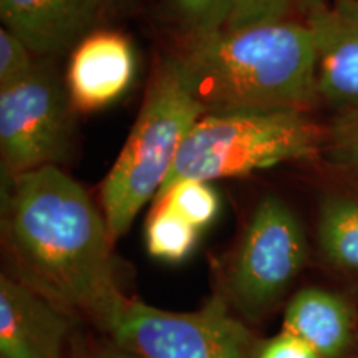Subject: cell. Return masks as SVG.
<instances>
[{
	"instance_id": "30bf717a",
	"label": "cell",
	"mask_w": 358,
	"mask_h": 358,
	"mask_svg": "<svg viewBox=\"0 0 358 358\" xmlns=\"http://www.w3.org/2000/svg\"><path fill=\"white\" fill-rule=\"evenodd\" d=\"M136 73L134 48L127 35L95 30L71 50L65 85L75 111L92 113L118 101Z\"/></svg>"
},
{
	"instance_id": "5b68a950",
	"label": "cell",
	"mask_w": 358,
	"mask_h": 358,
	"mask_svg": "<svg viewBox=\"0 0 358 358\" xmlns=\"http://www.w3.org/2000/svg\"><path fill=\"white\" fill-rule=\"evenodd\" d=\"M303 222L284 198L268 192L254 206L219 272L216 295L256 327L279 308L308 262Z\"/></svg>"
},
{
	"instance_id": "ffe728a7",
	"label": "cell",
	"mask_w": 358,
	"mask_h": 358,
	"mask_svg": "<svg viewBox=\"0 0 358 358\" xmlns=\"http://www.w3.org/2000/svg\"><path fill=\"white\" fill-rule=\"evenodd\" d=\"M71 358H141L136 353L120 347L110 337L93 329L77 327L70 347Z\"/></svg>"
},
{
	"instance_id": "8992f818",
	"label": "cell",
	"mask_w": 358,
	"mask_h": 358,
	"mask_svg": "<svg viewBox=\"0 0 358 358\" xmlns=\"http://www.w3.org/2000/svg\"><path fill=\"white\" fill-rule=\"evenodd\" d=\"M106 337L141 358H252L257 342L216 294L191 312L129 299Z\"/></svg>"
},
{
	"instance_id": "7a4b0ae2",
	"label": "cell",
	"mask_w": 358,
	"mask_h": 358,
	"mask_svg": "<svg viewBox=\"0 0 358 358\" xmlns=\"http://www.w3.org/2000/svg\"><path fill=\"white\" fill-rule=\"evenodd\" d=\"M174 60L204 115L310 113L320 105L315 40L307 22L224 29L191 38Z\"/></svg>"
},
{
	"instance_id": "ba28073f",
	"label": "cell",
	"mask_w": 358,
	"mask_h": 358,
	"mask_svg": "<svg viewBox=\"0 0 358 358\" xmlns=\"http://www.w3.org/2000/svg\"><path fill=\"white\" fill-rule=\"evenodd\" d=\"M78 322L6 272L0 275V358H71Z\"/></svg>"
},
{
	"instance_id": "ac0fdd59",
	"label": "cell",
	"mask_w": 358,
	"mask_h": 358,
	"mask_svg": "<svg viewBox=\"0 0 358 358\" xmlns=\"http://www.w3.org/2000/svg\"><path fill=\"white\" fill-rule=\"evenodd\" d=\"M191 38L208 37L227 29L236 0H169Z\"/></svg>"
},
{
	"instance_id": "4fadbf2b",
	"label": "cell",
	"mask_w": 358,
	"mask_h": 358,
	"mask_svg": "<svg viewBox=\"0 0 358 358\" xmlns=\"http://www.w3.org/2000/svg\"><path fill=\"white\" fill-rule=\"evenodd\" d=\"M315 243L327 267L358 277V187H335L320 196Z\"/></svg>"
},
{
	"instance_id": "8fae6325",
	"label": "cell",
	"mask_w": 358,
	"mask_h": 358,
	"mask_svg": "<svg viewBox=\"0 0 358 358\" xmlns=\"http://www.w3.org/2000/svg\"><path fill=\"white\" fill-rule=\"evenodd\" d=\"M317 50L320 105L358 106V0H332L307 20Z\"/></svg>"
},
{
	"instance_id": "2e32d148",
	"label": "cell",
	"mask_w": 358,
	"mask_h": 358,
	"mask_svg": "<svg viewBox=\"0 0 358 358\" xmlns=\"http://www.w3.org/2000/svg\"><path fill=\"white\" fill-rule=\"evenodd\" d=\"M155 201L169 206L199 231L208 227L219 213L217 192L209 182L199 179H182L161 191Z\"/></svg>"
},
{
	"instance_id": "44dd1931",
	"label": "cell",
	"mask_w": 358,
	"mask_h": 358,
	"mask_svg": "<svg viewBox=\"0 0 358 358\" xmlns=\"http://www.w3.org/2000/svg\"><path fill=\"white\" fill-rule=\"evenodd\" d=\"M252 358H320L315 350L297 335L282 329L272 337H257Z\"/></svg>"
},
{
	"instance_id": "d6986e66",
	"label": "cell",
	"mask_w": 358,
	"mask_h": 358,
	"mask_svg": "<svg viewBox=\"0 0 358 358\" xmlns=\"http://www.w3.org/2000/svg\"><path fill=\"white\" fill-rule=\"evenodd\" d=\"M37 66L34 53L7 29L0 30V92L15 87L32 75Z\"/></svg>"
},
{
	"instance_id": "9a60e30c",
	"label": "cell",
	"mask_w": 358,
	"mask_h": 358,
	"mask_svg": "<svg viewBox=\"0 0 358 358\" xmlns=\"http://www.w3.org/2000/svg\"><path fill=\"white\" fill-rule=\"evenodd\" d=\"M327 3L329 0H236L227 29H245L279 22H307L327 7Z\"/></svg>"
},
{
	"instance_id": "3957f363",
	"label": "cell",
	"mask_w": 358,
	"mask_h": 358,
	"mask_svg": "<svg viewBox=\"0 0 358 358\" xmlns=\"http://www.w3.org/2000/svg\"><path fill=\"white\" fill-rule=\"evenodd\" d=\"M203 115L174 57L168 58L156 71L136 122L103 179L100 206L115 241L159 194L179 148Z\"/></svg>"
},
{
	"instance_id": "e0dca14e",
	"label": "cell",
	"mask_w": 358,
	"mask_h": 358,
	"mask_svg": "<svg viewBox=\"0 0 358 358\" xmlns=\"http://www.w3.org/2000/svg\"><path fill=\"white\" fill-rule=\"evenodd\" d=\"M322 156L340 171L358 176V106L338 111L327 124Z\"/></svg>"
},
{
	"instance_id": "9c48e42d",
	"label": "cell",
	"mask_w": 358,
	"mask_h": 358,
	"mask_svg": "<svg viewBox=\"0 0 358 358\" xmlns=\"http://www.w3.org/2000/svg\"><path fill=\"white\" fill-rule=\"evenodd\" d=\"M110 0H0L3 29L37 57L73 50L95 32Z\"/></svg>"
},
{
	"instance_id": "277c9868",
	"label": "cell",
	"mask_w": 358,
	"mask_h": 358,
	"mask_svg": "<svg viewBox=\"0 0 358 358\" xmlns=\"http://www.w3.org/2000/svg\"><path fill=\"white\" fill-rule=\"evenodd\" d=\"M325 136L327 127L302 111L206 113L182 141L161 191L182 179L209 182L315 159Z\"/></svg>"
},
{
	"instance_id": "5bb4252c",
	"label": "cell",
	"mask_w": 358,
	"mask_h": 358,
	"mask_svg": "<svg viewBox=\"0 0 358 358\" xmlns=\"http://www.w3.org/2000/svg\"><path fill=\"white\" fill-rule=\"evenodd\" d=\"M199 232L198 227L169 206L155 201L146 221V249L150 256L159 261L181 262L196 249Z\"/></svg>"
},
{
	"instance_id": "7c38bea8",
	"label": "cell",
	"mask_w": 358,
	"mask_h": 358,
	"mask_svg": "<svg viewBox=\"0 0 358 358\" xmlns=\"http://www.w3.org/2000/svg\"><path fill=\"white\" fill-rule=\"evenodd\" d=\"M282 329L302 338L320 358H358V303L338 290L299 289L285 303Z\"/></svg>"
},
{
	"instance_id": "52a82bcc",
	"label": "cell",
	"mask_w": 358,
	"mask_h": 358,
	"mask_svg": "<svg viewBox=\"0 0 358 358\" xmlns=\"http://www.w3.org/2000/svg\"><path fill=\"white\" fill-rule=\"evenodd\" d=\"M73 105L57 71L37 64L29 78L0 92V158L3 179L57 166L73 141Z\"/></svg>"
},
{
	"instance_id": "6da1fadb",
	"label": "cell",
	"mask_w": 358,
	"mask_h": 358,
	"mask_svg": "<svg viewBox=\"0 0 358 358\" xmlns=\"http://www.w3.org/2000/svg\"><path fill=\"white\" fill-rule=\"evenodd\" d=\"M113 243L101 208L58 166L8 185L2 208L6 274L103 335L129 301L116 277Z\"/></svg>"
}]
</instances>
